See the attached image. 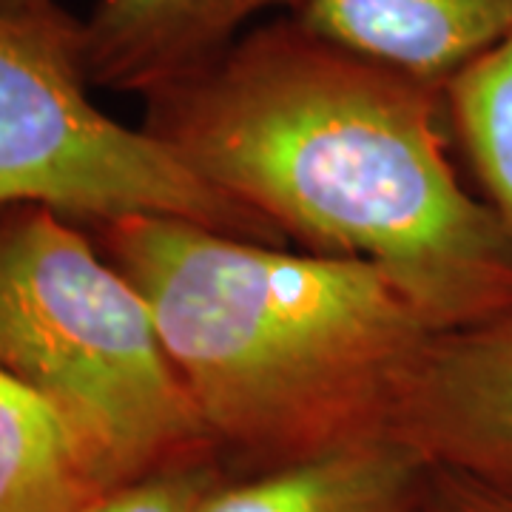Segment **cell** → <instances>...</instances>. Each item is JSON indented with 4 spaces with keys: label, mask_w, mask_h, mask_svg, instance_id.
Here are the masks:
<instances>
[{
    "label": "cell",
    "mask_w": 512,
    "mask_h": 512,
    "mask_svg": "<svg viewBox=\"0 0 512 512\" xmlns=\"http://www.w3.org/2000/svg\"><path fill=\"white\" fill-rule=\"evenodd\" d=\"M100 493L69 424L0 370V512H80Z\"/></svg>",
    "instance_id": "obj_9"
},
{
    "label": "cell",
    "mask_w": 512,
    "mask_h": 512,
    "mask_svg": "<svg viewBox=\"0 0 512 512\" xmlns=\"http://www.w3.org/2000/svg\"><path fill=\"white\" fill-rule=\"evenodd\" d=\"M77 225L46 205L0 211V370L55 407L103 490L220 453L146 299Z\"/></svg>",
    "instance_id": "obj_3"
},
{
    "label": "cell",
    "mask_w": 512,
    "mask_h": 512,
    "mask_svg": "<svg viewBox=\"0 0 512 512\" xmlns=\"http://www.w3.org/2000/svg\"><path fill=\"white\" fill-rule=\"evenodd\" d=\"M427 478L430 461L390 436L265 473H231L200 512H424Z\"/></svg>",
    "instance_id": "obj_8"
},
{
    "label": "cell",
    "mask_w": 512,
    "mask_h": 512,
    "mask_svg": "<svg viewBox=\"0 0 512 512\" xmlns=\"http://www.w3.org/2000/svg\"><path fill=\"white\" fill-rule=\"evenodd\" d=\"M453 143L512 239V35L444 86Z\"/></svg>",
    "instance_id": "obj_10"
},
{
    "label": "cell",
    "mask_w": 512,
    "mask_h": 512,
    "mask_svg": "<svg viewBox=\"0 0 512 512\" xmlns=\"http://www.w3.org/2000/svg\"><path fill=\"white\" fill-rule=\"evenodd\" d=\"M424 512H512V473L430 461Z\"/></svg>",
    "instance_id": "obj_12"
},
{
    "label": "cell",
    "mask_w": 512,
    "mask_h": 512,
    "mask_svg": "<svg viewBox=\"0 0 512 512\" xmlns=\"http://www.w3.org/2000/svg\"><path fill=\"white\" fill-rule=\"evenodd\" d=\"M143 100L202 183L302 251L370 262L439 333L512 316V239L458 180L444 86L282 15Z\"/></svg>",
    "instance_id": "obj_1"
},
{
    "label": "cell",
    "mask_w": 512,
    "mask_h": 512,
    "mask_svg": "<svg viewBox=\"0 0 512 512\" xmlns=\"http://www.w3.org/2000/svg\"><path fill=\"white\" fill-rule=\"evenodd\" d=\"M299 0H94L83 29V66L94 89L146 94L225 52L274 9Z\"/></svg>",
    "instance_id": "obj_6"
},
{
    "label": "cell",
    "mask_w": 512,
    "mask_h": 512,
    "mask_svg": "<svg viewBox=\"0 0 512 512\" xmlns=\"http://www.w3.org/2000/svg\"><path fill=\"white\" fill-rule=\"evenodd\" d=\"M234 476L390 439L439 330L379 268L165 214L94 222Z\"/></svg>",
    "instance_id": "obj_2"
},
{
    "label": "cell",
    "mask_w": 512,
    "mask_h": 512,
    "mask_svg": "<svg viewBox=\"0 0 512 512\" xmlns=\"http://www.w3.org/2000/svg\"><path fill=\"white\" fill-rule=\"evenodd\" d=\"M393 439L433 464L512 473V316L439 333L427 345Z\"/></svg>",
    "instance_id": "obj_5"
},
{
    "label": "cell",
    "mask_w": 512,
    "mask_h": 512,
    "mask_svg": "<svg viewBox=\"0 0 512 512\" xmlns=\"http://www.w3.org/2000/svg\"><path fill=\"white\" fill-rule=\"evenodd\" d=\"M288 18L356 55L447 86L512 35V0H299Z\"/></svg>",
    "instance_id": "obj_7"
},
{
    "label": "cell",
    "mask_w": 512,
    "mask_h": 512,
    "mask_svg": "<svg viewBox=\"0 0 512 512\" xmlns=\"http://www.w3.org/2000/svg\"><path fill=\"white\" fill-rule=\"evenodd\" d=\"M80 18L60 3L0 12V211L46 205L83 225L165 214L282 245L271 222L228 200L146 128L89 97Z\"/></svg>",
    "instance_id": "obj_4"
},
{
    "label": "cell",
    "mask_w": 512,
    "mask_h": 512,
    "mask_svg": "<svg viewBox=\"0 0 512 512\" xmlns=\"http://www.w3.org/2000/svg\"><path fill=\"white\" fill-rule=\"evenodd\" d=\"M228 476L231 470L220 453H202L123 481L80 512H200Z\"/></svg>",
    "instance_id": "obj_11"
},
{
    "label": "cell",
    "mask_w": 512,
    "mask_h": 512,
    "mask_svg": "<svg viewBox=\"0 0 512 512\" xmlns=\"http://www.w3.org/2000/svg\"><path fill=\"white\" fill-rule=\"evenodd\" d=\"M55 3L57 0H0V12H37Z\"/></svg>",
    "instance_id": "obj_13"
}]
</instances>
